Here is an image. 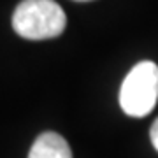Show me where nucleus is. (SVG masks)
I'll use <instances>...</instances> for the list:
<instances>
[{
    "label": "nucleus",
    "mask_w": 158,
    "mask_h": 158,
    "mask_svg": "<svg viewBox=\"0 0 158 158\" xmlns=\"http://www.w3.org/2000/svg\"><path fill=\"white\" fill-rule=\"evenodd\" d=\"M65 25V12L55 0H23L12 14L14 32L28 40L58 37Z\"/></svg>",
    "instance_id": "f257e3e1"
},
{
    "label": "nucleus",
    "mask_w": 158,
    "mask_h": 158,
    "mask_svg": "<svg viewBox=\"0 0 158 158\" xmlns=\"http://www.w3.org/2000/svg\"><path fill=\"white\" fill-rule=\"evenodd\" d=\"M158 100V65L141 62L132 69L119 88V106L132 118H144L151 113Z\"/></svg>",
    "instance_id": "f03ea898"
},
{
    "label": "nucleus",
    "mask_w": 158,
    "mask_h": 158,
    "mask_svg": "<svg viewBox=\"0 0 158 158\" xmlns=\"http://www.w3.org/2000/svg\"><path fill=\"white\" fill-rule=\"evenodd\" d=\"M28 158H72V151L60 134L44 132L32 144Z\"/></svg>",
    "instance_id": "7ed1b4c3"
},
{
    "label": "nucleus",
    "mask_w": 158,
    "mask_h": 158,
    "mask_svg": "<svg viewBox=\"0 0 158 158\" xmlns=\"http://www.w3.org/2000/svg\"><path fill=\"white\" fill-rule=\"evenodd\" d=\"M149 137H151V142H153V148L158 151V118L155 119V123L151 127V132H149Z\"/></svg>",
    "instance_id": "20e7f679"
},
{
    "label": "nucleus",
    "mask_w": 158,
    "mask_h": 158,
    "mask_svg": "<svg viewBox=\"0 0 158 158\" xmlns=\"http://www.w3.org/2000/svg\"><path fill=\"white\" fill-rule=\"evenodd\" d=\"M76 2H88V0H76Z\"/></svg>",
    "instance_id": "39448f33"
}]
</instances>
